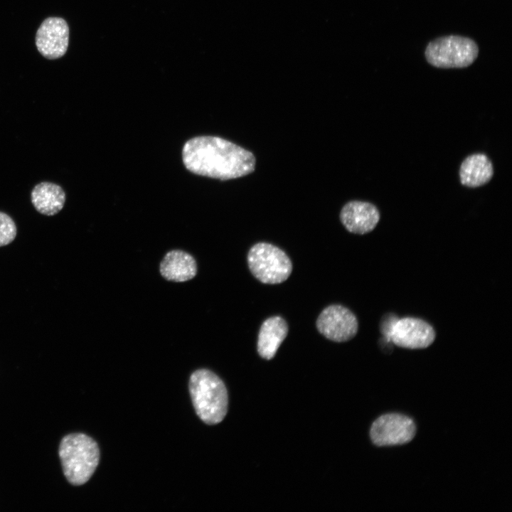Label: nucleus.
Masks as SVG:
<instances>
[{"label": "nucleus", "mask_w": 512, "mask_h": 512, "mask_svg": "<svg viewBox=\"0 0 512 512\" xmlns=\"http://www.w3.org/2000/svg\"><path fill=\"white\" fill-rule=\"evenodd\" d=\"M316 327L328 339L344 342L356 336L358 323L356 316L348 308L340 304H332L320 313L316 320Z\"/></svg>", "instance_id": "obj_8"}, {"label": "nucleus", "mask_w": 512, "mask_h": 512, "mask_svg": "<svg viewBox=\"0 0 512 512\" xmlns=\"http://www.w3.org/2000/svg\"><path fill=\"white\" fill-rule=\"evenodd\" d=\"M288 326L286 321L274 316L267 319L262 324L257 338V351L261 357L270 360L286 338Z\"/></svg>", "instance_id": "obj_12"}, {"label": "nucleus", "mask_w": 512, "mask_h": 512, "mask_svg": "<svg viewBox=\"0 0 512 512\" xmlns=\"http://www.w3.org/2000/svg\"><path fill=\"white\" fill-rule=\"evenodd\" d=\"M247 264L253 276L265 284H279L290 276L292 264L278 247L267 242L254 245L247 254Z\"/></svg>", "instance_id": "obj_5"}, {"label": "nucleus", "mask_w": 512, "mask_h": 512, "mask_svg": "<svg viewBox=\"0 0 512 512\" xmlns=\"http://www.w3.org/2000/svg\"><path fill=\"white\" fill-rule=\"evenodd\" d=\"M416 427L407 416L390 413L381 415L372 424L370 436L378 447L394 446L410 442L415 437Z\"/></svg>", "instance_id": "obj_6"}, {"label": "nucleus", "mask_w": 512, "mask_h": 512, "mask_svg": "<svg viewBox=\"0 0 512 512\" xmlns=\"http://www.w3.org/2000/svg\"><path fill=\"white\" fill-rule=\"evenodd\" d=\"M182 157L191 172L220 180L247 175L255 166V158L250 151L213 136L196 137L187 141Z\"/></svg>", "instance_id": "obj_1"}, {"label": "nucleus", "mask_w": 512, "mask_h": 512, "mask_svg": "<svg viewBox=\"0 0 512 512\" xmlns=\"http://www.w3.org/2000/svg\"><path fill=\"white\" fill-rule=\"evenodd\" d=\"M69 42V28L62 18H46L36 35V45L39 53L46 58L56 59L67 51Z\"/></svg>", "instance_id": "obj_9"}, {"label": "nucleus", "mask_w": 512, "mask_h": 512, "mask_svg": "<svg viewBox=\"0 0 512 512\" xmlns=\"http://www.w3.org/2000/svg\"><path fill=\"white\" fill-rule=\"evenodd\" d=\"M31 201L38 212L50 216L63 209L65 193L60 186L44 181L36 184L32 189Z\"/></svg>", "instance_id": "obj_13"}, {"label": "nucleus", "mask_w": 512, "mask_h": 512, "mask_svg": "<svg viewBox=\"0 0 512 512\" xmlns=\"http://www.w3.org/2000/svg\"><path fill=\"white\" fill-rule=\"evenodd\" d=\"M494 175L491 161L484 154L468 156L459 169L461 183L470 188L481 186L487 183Z\"/></svg>", "instance_id": "obj_14"}, {"label": "nucleus", "mask_w": 512, "mask_h": 512, "mask_svg": "<svg viewBox=\"0 0 512 512\" xmlns=\"http://www.w3.org/2000/svg\"><path fill=\"white\" fill-rule=\"evenodd\" d=\"M389 340L395 345L408 349L430 346L435 339L433 327L427 321L415 317H405L393 322L388 331Z\"/></svg>", "instance_id": "obj_7"}, {"label": "nucleus", "mask_w": 512, "mask_h": 512, "mask_svg": "<svg viewBox=\"0 0 512 512\" xmlns=\"http://www.w3.org/2000/svg\"><path fill=\"white\" fill-rule=\"evenodd\" d=\"M479 54V47L471 38L451 35L430 41L425 49L427 61L439 68H462L471 65Z\"/></svg>", "instance_id": "obj_4"}, {"label": "nucleus", "mask_w": 512, "mask_h": 512, "mask_svg": "<svg viewBox=\"0 0 512 512\" xmlns=\"http://www.w3.org/2000/svg\"><path fill=\"white\" fill-rule=\"evenodd\" d=\"M189 391L198 416L208 425L220 422L228 410V393L225 384L208 369L194 371L189 380Z\"/></svg>", "instance_id": "obj_2"}, {"label": "nucleus", "mask_w": 512, "mask_h": 512, "mask_svg": "<svg viewBox=\"0 0 512 512\" xmlns=\"http://www.w3.org/2000/svg\"><path fill=\"white\" fill-rule=\"evenodd\" d=\"M340 219L347 230L363 235L375 228L380 220V213L370 203L353 201L342 208Z\"/></svg>", "instance_id": "obj_10"}, {"label": "nucleus", "mask_w": 512, "mask_h": 512, "mask_svg": "<svg viewBox=\"0 0 512 512\" xmlns=\"http://www.w3.org/2000/svg\"><path fill=\"white\" fill-rule=\"evenodd\" d=\"M64 475L73 485L85 484L95 472L100 460L97 442L82 433L65 436L59 446Z\"/></svg>", "instance_id": "obj_3"}, {"label": "nucleus", "mask_w": 512, "mask_h": 512, "mask_svg": "<svg viewBox=\"0 0 512 512\" xmlns=\"http://www.w3.org/2000/svg\"><path fill=\"white\" fill-rule=\"evenodd\" d=\"M16 235V226L13 219L0 211V247L11 243Z\"/></svg>", "instance_id": "obj_15"}, {"label": "nucleus", "mask_w": 512, "mask_h": 512, "mask_svg": "<svg viewBox=\"0 0 512 512\" xmlns=\"http://www.w3.org/2000/svg\"><path fill=\"white\" fill-rule=\"evenodd\" d=\"M159 271L168 281L183 282L193 279L197 273V263L189 253L181 250L169 251L162 259Z\"/></svg>", "instance_id": "obj_11"}]
</instances>
